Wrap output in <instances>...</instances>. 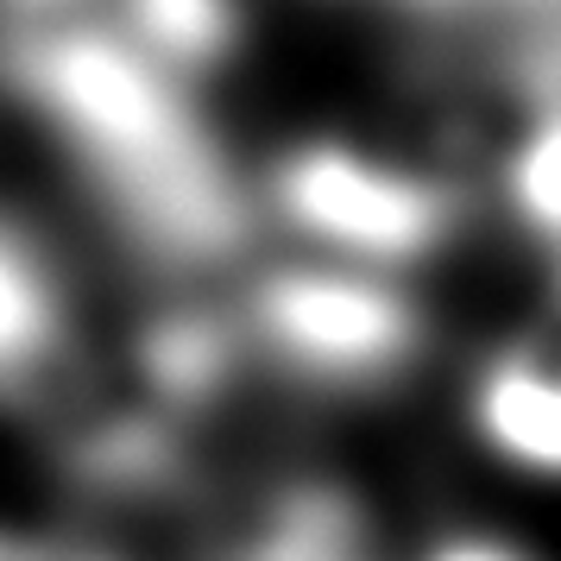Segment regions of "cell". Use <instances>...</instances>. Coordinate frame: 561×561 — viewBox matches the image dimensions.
Here are the masks:
<instances>
[{"mask_svg": "<svg viewBox=\"0 0 561 561\" xmlns=\"http://www.w3.org/2000/svg\"><path fill=\"white\" fill-rule=\"evenodd\" d=\"M334 7H385V13H410V20H442V13H473L485 0H334Z\"/></svg>", "mask_w": 561, "mask_h": 561, "instance_id": "12", "label": "cell"}, {"mask_svg": "<svg viewBox=\"0 0 561 561\" xmlns=\"http://www.w3.org/2000/svg\"><path fill=\"white\" fill-rule=\"evenodd\" d=\"M77 347V297L64 259L0 208V398H32Z\"/></svg>", "mask_w": 561, "mask_h": 561, "instance_id": "6", "label": "cell"}, {"mask_svg": "<svg viewBox=\"0 0 561 561\" xmlns=\"http://www.w3.org/2000/svg\"><path fill=\"white\" fill-rule=\"evenodd\" d=\"M82 13H102V0H0V32L57 26V20H82Z\"/></svg>", "mask_w": 561, "mask_h": 561, "instance_id": "10", "label": "cell"}, {"mask_svg": "<svg viewBox=\"0 0 561 561\" xmlns=\"http://www.w3.org/2000/svg\"><path fill=\"white\" fill-rule=\"evenodd\" d=\"M485 203L530 253H542V265L561 259V57L530 70V89L485 164Z\"/></svg>", "mask_w": 561, "mask_h": 561, "instance_id": "7", "label": "cell"}, {"mask_svg": "<svg viewBox=\"0 0 561 561\" xmlns=\"http://www.w3.org/2000/svg\"><path fill=\"white\" fill-rule=\"evenodd\" d=\"M410 561H542V556H530L524 542H511L499 530H442Z\"/></svg>", "mask_w": 561, "mask_h": 561, "instance_id": "9", "label": "cell"}, {"mask_svg": "<svg viewBox=\"0 0 561 561\" xmlns=\"http://www.w3.org/2000/svg\"><path fill=\"white\" fill-rule=\"evenodd\" d=\"M460 430L492 467L561 485V347L492 341L460 379Z\"/></svg>", "mask_w": 561, "mask_h": 561, "instance_id": "4", "label": "cell"}, {"mask_svg": "<svg viewBox=\"0 0 561 561\" xmlns=\"http://www.w3.org/2000/svg\"><path fill=\"white\" fill-rule=\"evenodd\" d=\"M51 549H57V536L20 530V524H7V517H0V561H51Z\"/></svg>", "mask_w": 561, "mask_h": 561, "instance_id": "11", "label": "cell"}, {"mask_svg": "<svg viewBox=\"0 0 561 561\" xmlns=\"http://www.w3.org/2000/svg\"><path fill=\"white\" fill-rule=\"evenodd\" d=\"M208 561H391L373 499L334 473H297L265 485L233 517Z\"/></svg>", "mask_w": 561, "mask_h": 561, "instance_id": "5", "label": "cell"}, {"mask_svg": "<svg viewBox=\"0 0 561 561\" xmlns=\"http://www.w3.org/2000/svg\"><path fill=\"white\" fill-rule=\"evenodd\" d=\"M253 190L272 247L347 259L398 278H416L455 253L480 208L460 171L347 127L278 139L253 164Z\"/></svg>", "mask_w": 561, "mask_h": 561, "instance_id": "2", "label": "cell"}, {"mask_svg": "<svg viewBox=\"0 0 561 561\" xmlns=\"http://www.w3.org/2000/svg\"><path fill=\"white\" fill-rule=\"evenodd\" d=\"M259 379L322 404H373L404 391L435 347L416 278L272 247L228 284Z\"/></svg>", "mask_w": 561, "mask_h": 561, "instance_id": "3", "label": "cell"}, {"mask_svg": "<svg viewBox=\"0 0 561 561\" xmlns=\"http://www.w3.org/2000/svg\"><path fill=\"white\" fill-rule=\"evenodd\" d=\"M0 95L51 139L121 253L158 284H221L259 259L253 164L208 114V89L107 13L0 32Z\"/></svg>", "mask_w": 561, "mask_h": 561, "instance_id": "1", "label": "cell"}, {"mask_svg": "<svg viewBox=\"0 0 561 561\" xmlns=\"http://www.w3.org/2000/svg\"><path fill=\"white\" fill-rule=\"evenodd\" d=\"M51 561H133L127 549H114V542H77V536H57Z\"/></svg>", "mask_w": 561, "mask_h": 561, "instance_id": "13", "label": "cell"}, {"mask_svg": "<svg viewBox=\"0 0 561 561\" xmlns=\"http://www.w3.org/2000/svg\"><path fill=\"white\" fill-rule=\"evenodd\" d=\"M102 13L203 89L228 77L265 26V0H102Z\"/></svg>", "mask_w": 561, "mask_h": 561, "instance_id": "8", "label": "cell"}]
</instances>
